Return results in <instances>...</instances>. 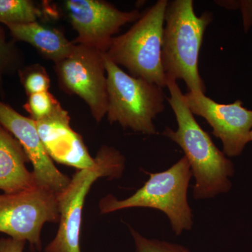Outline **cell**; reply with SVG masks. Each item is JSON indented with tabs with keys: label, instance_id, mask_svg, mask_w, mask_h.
<instances>
[{
	"label": "cell",
	"instance_id": "1",
	"mask_svg": "<svg viewBox=\"0 0 252 252\" xmlns=\"http://www.w3.org/2000/svg\"><path fill=\"white\" fill-rule=\"evenodd\" d=\"M167 87L170 97L166 99L178 127L177 130L165 127L162 135L178 144L185 152L195 178L193 198L205 200L228 193L232 187L230 177L234 175V165L195 120L177 81L167 78Z\"/></svg>",
	"mask_w": 252,
	"mask_h": 252
},
{
	"label": "cell",
	"instance_id": "2",
	"mask_svg": "<svg viewBox=\"0 0 252 252\" xmlns=\"http://www.w3.org/2000/svg\"><path fill=\"white\" fill-rule=\"evenodd\" d=\"M213 14L197 16L193 0L168 1L165 14L161 61L166 78L185 81L188 92L205 94L206 86L198 69L204 34Z\"/></svg>",
	"mask_w": 252,
	"mask_h": 252
},
{
	"label": "cell",
	"instance_id": "3",
	"mask_svg": "<svg viewBox=\"0 0 252 252\" xmlns=\"http://www.w3.org/2000/svg\"><path fill=\"white\" fill-rule=\"evenodd\" d=\"M147 173L149 180L128 198L118 199L108 195L101 199V213L135 207L155 209L166 215L175 235L191 230L193 215L188 202V189L193 174L187 158H181L165 171Z\"/></svg>",
	"mask_w": 252,
	"mask_h": 252
},
{
	"label": "cell",
	"instance_id": "4",
	"mask_svg": "<svg viewBox=\"0 0 252 252\" xmlns=\"http://www.w3.org/2000/svg\"><path fill=\"white\" fill-rule=\"evenodd\" d=\"M168 1L158 0L126 32L113 38L105 54L130 75L167 87L162 65V36Z\"/></svg>",
	"mask_w": 252,
	"mask_h": 252
},
{
	"label": "cell",
	"instance_id": "5",
	"mask_svg": "<svg viewBox=\"0 0 252 252\" xmlns=\"http://www.w3.org/2000/svg\"><path fill=\"white\" fill-rule=\"evenodd\" d=\"M94 160L93 166L78 170L67 187L57 194L59 230L54 240L46 246L45 252H81L83 208L91 187L99 179L114 180L122 177L126 159L117 149L102 146Z\"/></svg>",
	"mask_w": 252,
	"mask_h": 252
},
{
	"label": "cell",
	"instance_id": "6",
	"mask_svg": "<svg viewBox=\"0 0 252 252\" xmlns=\"http://www.w3.org/2000/svg\"><path fill=\"white\" fill-rule=\"evenodd\" d=\"M107 74L110 124L144 135L158 134L154 120L165 109L167 97L162 88L127 74L103 54Z\"/></svg>",
	"mask_w": 252,
	"mask_h": 252
},
{
	"label": "cell",
	"instance_id": "7",
	"mask_svg": "<svg viewBox=\"0 0 252 252\" xmlns=\"http://www.w3.org/2000/svg\"><path fill=\"white\" fill-rule=\"evenodd\" d=\"M59 220L57 194L54 192L36 187L0 195V233L28 242L34 250H41L44 225Z\"/></svg>",
	"mask_w": 252,
	"mask_h": 252
},
{
	"label": "cell",
	"instance_id": "8",
	"mask_svg": "<svg viewBox=\"0 0 252 252\" xmlns=\"http://www.w3.org/2000/svg\"><path fill=\"white\" fill-rule=\"evenodd\" d=\"M103 54L75 44L69 56L56 63L61 87L84 99L97 123L107 115L109 105Z\"/></svg>",
	"mask_w": 252,
	"mask_h": 252
},
{
	"label": "cell",
	"instance_id": "9",
	"mask_svg": "<svg viewBox=\"0 0 252 252\" xmlns=\"http://www.w3.org/2000/svg\"><path fill=\"white\" fill-rule=\"evenodd\" d=\"M65 9L78 34L74 44L102 53L107 52L122 26L136 22L142 15L138 10L122 11L99 0H67Z\"/></svg>",
	"mask_w": 252,
	"mask_h": 252
},
{
	"label": "cell",
	"instance_id": "10",
	"mask_svg": "<svg viewBox=\"0 0 252 252\" xmlns=\"http://www.w3.org/2000/svg\"><path fill=\"white\" fill-rule=\"evenodd\" d=\"M186 103L193 115L203 118L212 128V135L223 144V152L238 157L250 142L252 110L245 108L240 99L220 104L199 92L184 94Z\"/></svg>",
	"mask_w": 252,
	"mask_h": 252
},
{
	"label": "cell",
	"instance_id": "11",
	"mask_svg": "<svg viewBox=\"0 0 252 252\" xmlns=\"http://www.w3.org/2000/svg\"><path fill=\"white\" fill-rule=\"evenodd\" d=\"M0 124L19 142L33 166L36 185L58 194L70 182L49 157L38 132L35 121L24 117L0 101Z\"/></svg>",
	"mask_w": 252,
	"mask_h": 252
},
{
	"label": "cell",
	"instance_id": "12",
	"mask_svg": "<svg viewBox=\"0 0 252 252\" xmlns=\"http://www.w3.org/2000/svg\"><path fill=\"white\" fill-rule=\"evenodd\" d=\"M35 122L41 142L53 160L79 170L94 165L82 137L71 127L68 113L61 105L49 117Z\"/></svg>",
	"mask_w": 252,
	"mask_h": 252
},
{
	"label": "cell",
	"instance_id": "13",
	"mask_svg": "<svg viewBox=\"0 0 252 252\" xmlns=\"http://www.w3.org/2000/svg\"><path fill=\"white\" fill-rule=\"evenodd\" d=\"M28 156L19 142L0 124V190L15 193L37 187L26 163Z\"/></svg>",
	"mask_w": 252,
	"mask_h": 252
},
{
	"label": "cell",
	"instance_id": "14",
	"mask_svg": "<svg viewBox=\"0 0 252 252\" xmlns=\"http://www.w3.org/2000/svg\"><path fill=\"white\" fill-rule=\"evenodd\" d=\"M6 26L14 39L28 43L56 63L69 56L75 46L62 32L37 22Z\"/></svg>",
	"mask_w": 252,
	"mask_h": 252
},
{
	"label": "cell",
	"instance_id": "15",
	"mask_svg": "<svg viewBox=\"0 0 252 252\" xmlns=\"http://www.w3.org/2000/svg\"><path fill=\"white\" fill-rule=\"evenodd\" d=\"M40 9L29 0H0V23L6 26L36 22Z\"/></svg>",
	"mask_w": 252,
	"mask_h": 252
},
{
	"label": "cell",
	"instance_id": "16",
	"mask_svg": "<svg viewBox=\"0 0 252 252\" xmlns=\"http://www.w3.org/2000/svg\"><path fill=\"white\" fill-rule=\"evenodd\" d=\"M61 105L49 91L30 94L26 110L31 114L34 121H39L49 117Z\"/></svg>",
	"mask_w": 252,
	"mask_h": 252
},
{
	"label": "cell",
	"instance_id": "17",
	"mask_svg": "<svg viewBox=\"0 0 252 252\" xmlns=\"http://www.w3.org/2000/svg\"><path fill=\"white\" fill-rule=\"evenodd\" d=\"M130 230L135 252H191L183 245L166 240L146 238L132 228H130Z\"/></svg>",
	"mask_w": 252,
	"mask_h": 252
},
{
	"label": "cell",
	"instance_id": "18",
	"mask_svg": "<svg viewBox=\"0 0 252 252\" xmlns=\"http://www.w3.org/2000/svg\"><path fill=\"white\" fill-rule=\"evenodd\" d=\"M25 90L28 95L49 90L50 81L45 69L40 66H32L21 74Z\"/></svg>",
	"mask_w": 252,
	"mask_h": 252
},
{
	"label": "cell",
	"instance_id": "19",
	"mask_svg": "<svg viewBox=\"0 0 252 252\" xmlns=\"http://www.w3.org/2000/svg\"><path fill=\"white\" fill-rule=\"evenodd\" d=\"M14 61V46L6 41L4 31L0 27V79L3 74L11 69Z\"/></svg>",
	"mask_w": 252,
	"mask_h": 252
},
{
	"label": "cell",
	"instance_id": "20",
	"mask_svg": "<svg viewBox=\"0 0 252 252\" xmlns=\"http://www.w3.org/2000/svg\"><path fill=\"white\" fill-rule=\"evenodd\" d=\"M243 17L244 31L248 32L252 27V0H241L240 8Z\"/></svg>",
	"mask_w": 252,
	"mask_h": 252
},
{
	"label": "cell",
	"instance_id": "21",
	"mask_svg": "<svg viewBox=\"0 0 252 252\" xmlns=\"http://www.w3.org/2000/svg\"><path fill=\"white\" fill-rule=\"evenodd\" d=\"M26 242L15 239H0V252H23Z\"/></svg>",
	"mask_w": 252,
	"mask_h": 252
},
{
	"label": "cell",
	"instance_id": "22",
	"mask_svg": "<svg viewBox=\"0 0 252 252\" xmlns=\"http://www.w3.org/2000/svg\"><path fill=\"white\" fill-rule=\"evenodd\" d=\"M216 4L220 5L221 7L227 9H239L240 8V1H233V0H228V1H215Z\"/></svg>",
	"mask_w": 252,
	"mask_h": 252
},
{
	"label": "cell",
	"instance_id": "23",
	"mask_svg": "<svg viewBox=\"0 0 252 252\" xmlns=\"http://www.w3.org/2000/svg\"><path fill=\"white\" fill-rule=\"evenodd\" d=\"M250 142H252V130L251 131V133H250Z\"/></svg>",
	"mask_w": 252,
	"mask_h": 252
}]
</instances>
